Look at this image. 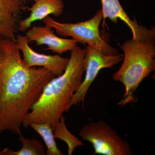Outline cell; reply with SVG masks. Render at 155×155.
<instances>
[{
    "label": "cell",
    "mask_w": 155,
    "mask_h": 155,
    "mask_svg": "<svg viewBox=\"0 0 155 155\" xmlns=\"http://www.w3.org/2000/svg\"><path fill=\"white\" fill-rule=\"evenodd\" d=\"M51 28L33 25L25 33L30 42H35L36 45H46L45 50H51L54 53L62 54L64 53L72 51L77 45L78 42L74 39L61 38L54 34Z\"/></svg>",
    "instance_id": "30bf717a"
},
{
    "label": "cell",
    "mask_w": 155,
    "mask_h": 155,
    "mask_svg": "<svg viewBox=\"0 0 155 155\" xmlns=\"http://www.w3.org/2000/svg\"><path fill=\"white\" fill-rule=\"evenodd\" d=\"M27 0H0V40L16 41L22 14L28 7Z\"/></svg>",
    "instance_id": "9c48e42d"
},
{
    "label": "cell",
    "mask_w": 155,
    "mask_h": 155,
    "mask_svg": "<svg viewBox=\"0 0 155 155\" xmlns=\"http://www.w3.org/2000/svg\"><path fill=\"white\" fill-rule=\"evenodd\" d=\"M123 62L113 79L123 84L125 93L118 105L124 106L134 100L140 83L155 69V42L128 39L121 45Z\"/></svg>",
    "instance_id": "3957f363"
},
{
    "label": "cell",
    "mask_w": 155,
    "mask_h": 155,
    "mask_svg": "<svg viewBox=\"0 0 155 155\" xmlns=\"http://www.w3.org/2000/svg\"><path fill=\"white\" fill-rule=\"evenodd\" d=\"M103 22L107 18L117 23L118 19L122 20L129 27L132 33V39L142 41L155 42V28L148 29L137 23L136 19L132 20L122 8L119 0H101Z\"/></svg>",
    "instance_id": "ba28073f"
},
{
    "label": "cell",
    "mask_w": 155,
    "mask_h": 155,
    "mask_svg": "<svg viewBox=\"0 0 155 155\" xmlns=\"http://www.w3.org/2000/svg\"><path fill=\"white\" fill-rule=\"evenodd\" d=\"M65 7L63 0H35L31 8L29 17L21 19L19 22V30L23 32L29 28L32 23L38 20H42L45 17L53 15L54 17L61 16Z\"/></svg>",
    "instance_id": "8fae6325"
},
{
    "label": "cell",
    "mask_w": 155,
    "mask_h": 155,
    "mask_svg": "<svg viewBox=\"0 0 155 155\" xmlns=\"http://www.w3.org/2000/svg\"><path fill=\"white\" fill-rule=\"evenodd\" d=\"M103 20L101 9L97 11L91 19L75 23H61L48 16L42 21L47 26L55 29L56 33L64 37L72 38L83 45L86 44L110 55L119 54L117 49L112 47L102 38L99 30Z\"/></svg>",
    "instance_id": "277c9868"
},
{
    "label": "cell",
    "mask_w": 155,
    "mask_h": 155,
    "mask_svg": "<svg viewBox=\"0 0 155 155\" xmlns=\"http://www.w3.org/2000/svg\"><path fill=\"white\" fill-rule=\"evenodd\" d=\"M85 54V49L77 45L71 51L65 71L45 86L38 101L22 122L23 127H27L32 123H48L54 130L83 81Z\"/></svg>",
    "instance_id": "7a4b0ae2"
},
{
    "label": "cell",
    "mask_w": 155,
    "mask_h": 155,
    "mask_svg": "<svg viewBox=\"0 0 155 155\" xmlns=\"http://www.w3.org/2000/svg\"><path fill=\"white\" fill-rule=\"evenodd\" d=\"M123 59V54L107 55L91 46H87L84 59L85 77L68 104L67 112L72 106H78L80 104H82L84 109L87 93L100 71L104 68H112Z\"/></svg>",
    "instance_id": "8992f818"
},
{
    "label": "cell",
    "mask_w": 155,
    "mask_h": 155,
    "mask_svg": "<svg viewBox=\"0 0 155 155\" xmlns=\"http://www.w3.org/2000/svg\"><path fill=\"white\" fill-rule=\"evenodd\" d=\"M20 53L17 42L0 40V134H21L24 119L56 77L43 67H28Z\"/></svg>",
    "instance_id": "6da1fadb"
},
{
    "label": "cell",
    "mask_w": 155,
    "mask_h": 155,
    "mask_svg": "<svg viewBox=\"0 0 155 155\" xmlns=\"http://www.w3.org/2000/svg\"><path fill=\"white\" fill-rule=\"evenodd\" d=\"M54 137L65 142L68 146V155H72L76 147L84 144L79 139L73 135L67 129L64 116L61 117L54 130Z\"/></svg>",
    "instance_id": "4fadbf2b"
},
{
    "label": "cell",
    "mask_w": 155,
    "mask_h": 155,
    "mask_svg": "<svg viewBox=\"0 0 155 155\" xmlns=\"http://www.w3.org/2000/svg\"><path fill=\"white\" fill-rule=\"evenodd\" d=\"M16 42L22 53V60L28 67H43L56 77L62 75L65 71L69 58H63L60 55H49L37 52L30 47V41L25 35H17Z\"/></svg>",
    "instance_id": "52a82bcc"
},
{
    "label": "cell",
    "mask_w": 155,
    "mask_h": 155,
    "mask_svg": "<svg viewBox=\"0 0 155 155\" xmlns=\"http://www.w3.org/2000/svg\"><path fill=\"white\" fill-rule=\"evenodd\" d=\"M29 126L36 131L43 139L47 147L46 155H64L57 147L54 137V130L48 124L32 123Z\"/></svg>",
    "instance_id": "5bb4252c"
},
{
    "label": "cell",
    "mask_w": 155,
    "mask_h": 155,
    "mask_svg": "<svg viewBox=\"0 0 155 155\" xmlns=\"http://www.w3.org/2000/svg\"><path fill=\"white\" fill-rule=\"evenodd\" d=\"M19 140L22 143V147L19 150L14 151L6 148L0 152L4 155H45L44 148L40 141L36 139L25 138L22 134H19Z\"/></svg>",
    "instance_id": "7c38bea8"
},
{
    "label": "cell",
    "mask_w": 155,
    "mask_h": 155,
    "mask_svg": "<svg viewBox=\"0 0 155 155\" xmlns=\"http://www.w3.org/2000/svg\"><path fill=\"white\" fill-rule=\"evenodd\" d=\"M79 135L92 145L94 155H132L129 143L104 121L87 123L81 127Z\"/></svg>",
    "instance_id": "5b68a950"
}]
</instances>
